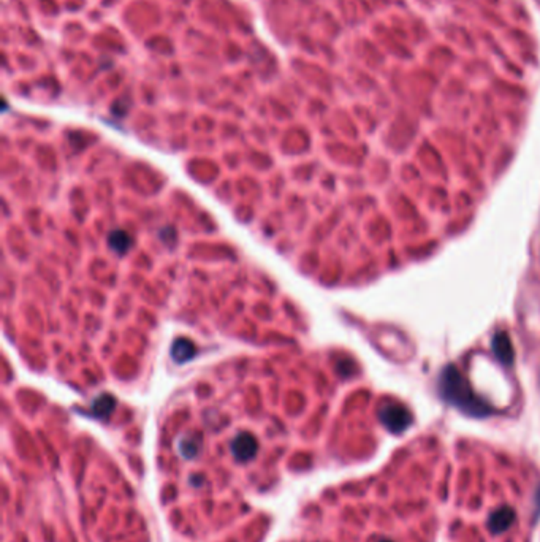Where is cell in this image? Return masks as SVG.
Returning a JSON list of instances; mask_svg holds the SVG:
<instances>
[{"instance_id":"1","label":"cell","mask_w":540,"mask_h":542,"mask_svg":"<svg viewBox=\"0 0 540 542\" xmlns=\"http://www.w3.org/2000/svg\"><path fill=\"white\" fill-rule=\"evenodd\" d=\"M439 390L442 398L456 409H460L465 414L471 417H486L495 412V409L488 405L485 400H482L474 390L467 379L462 376L460 370L454 365L445 366L442 371L439 379Z\"/></svg>"},{"instance_id":"5","label":"cell","mask_w":540,"mask_h":542,"mask_svg":"<svg viewBox=\"0 0 540 542\" xmlns=\"http://www.w3.org/2000/svg\"><path fill=\"white\" fill-rule=\"evenodd\" d=\"M493 350H495L496 357L502 361V363L510 365L513 360V349L512 343L506 333H497L495 339H493Z\"/></svg>"},{"instance_id":"4","label":"cell","mask_w":540,"mask_h":542,"mask_svg":"<svg viewBox=\"0 0 540 542\" xmlns=\"http://www.w3.org/2000/svg\"><path fill=\"white\" fill-rule=\"evenodd\" d=\"M231 451L236 460L249 462L257 453V442L250 435H241L231 444Z\"/></svg>"},{"instance_id":"3","label":"cell","mask_w":540,"mask_h":542,"mask_svg":"<svg viewBox=\"0 0 540 542\" xmlns=\"http://www.w3.org/2000/svg\"><path fill=\"white\" fill-rule=\"evenodd\" d=\"M515 520V510L508 506H504V508L495 510L490 515V520H488V528L493 534L504 533V531L508 530Z\"/></svg>"},{"instance_id":"7","label":"cell","mask_w":540,"mask_h":542,"mask_svg":"<svg viewBox=\"0 0 540 542\" xmlns=\"http://www.w3.org/2000/svg\"><path fill=\"white\" fill-rule=\"evenodd\" d=\"M380 542H392V541H380Z\"/></svg>"},{"instance_id":"6","label":"cell","mask_w":540,"mask_h":542,"mask_svg":"<svg viewBox=\"0 0 540 542\" xmlns=\"http://www.w3.org/2000/svg\"><path fill=\"white\" fill-rule=\"evenodd\" d=\"M534 506H536V514H534V517L539 519L540 517V485L536 492V501H534Z\"/></svg>"},{"instance_id":"2","label":"cell","mask_w":540,"mask_h":542,"mask_svg":"<svg viewBox=\"0 0 540 542\" xmlns=\"http://www.w3.org/2000/svg\"><path fill=\"white\" fill-rule=\"evenodd\" d=\"M379 417L385 428L392 433H403L408 430L410 423H412V416H410L408 407L398 405V403L384 406L379 412Z\"/></svg>"}]
</instances>
